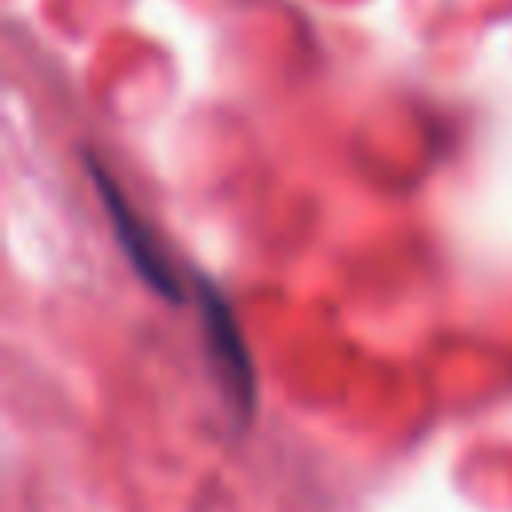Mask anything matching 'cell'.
<instances>
[{"instance_id": "obj_1", "label": "cell", "mask_w": 512, "mask_h": 512, "mask_svg": "<svg viewBox=\"0 0 512 512\" xmlns=\"http://www.w3.org/2000/svg\"><path fill=\"white\" fill-rule=\"evenodd\" d=\"M200 312H204V332H208L216 380H220L228 404L240 412V420H248L256 408V368H252L248 344L240 336V324H236L228 300L208 280H200Z\"/></svg>"}, {"instance_id": "obj_2", "label": "cell", "mask_w": 512, "mask_h": 512, "mask_svg": "<svg viewBox=\"0 0 512 512\" xmlns=\"http://www.w3.org/2000/svg\"><path fill=\"white\" fill-rule=\"evenodd\" d=\"M88 172H92V184H96V192H100V200H104V208H108V220H112L116 240H120V252L128 256V264L136 268V276H140L148 288L164 292L168 300H180V284H176V276H172V268H168V260H164V252H160V244L152 240V232L144 228V220L132 212V204L124 200V192L116 188V180H112V176L104 172V164H96V160H88Z\"/></svg>"}]
</instances>
